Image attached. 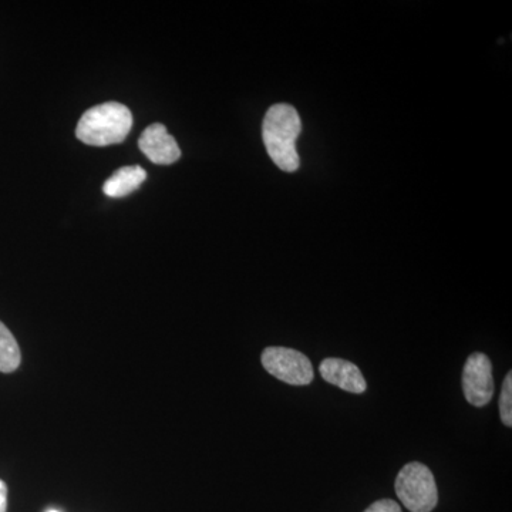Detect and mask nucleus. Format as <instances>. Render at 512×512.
I'll return each mask as SVG.
<instances>
[{
	"label": "nucleus",
	"instance_id": "nucleus-4",
	"mask_svg": "<svg viewBox=\"0 0 512 512\" xmlns=\"http://www.w3.org/2000/svg\"><path fill=\"white\" fill-rule=\"evenodd\" d=\"M261 362L269 375L291 386H308L315 379L311 360L299 350L272 346L262 352Z\"/></svg>",
	"mask_w": 512,
	"mask_h": 512
},
{
	"label": "nucleus",
	"instance_id": "nucleus-12",
	"mask_svg": "<svg viewBox=\"0 0 512 512\" xmlns=\"http://www.w3.org/2000/svg\"><path fill=\"white\" fill-rule=\"evenodd\" d=\"M8 508V487L5 481L0 480V512H6Z\"/></svg>",
	"mask_w": 512,
	"mask_h": 512
},
{
	"label": "nucleus",
	"instance_id": "nucleus-13",
	"mask_svg": "<svg viewBox=\"0 0 512 512\" xmlns=\"http://www.w3.org/2000/svg\"><path fill=\"white\" fill-rule=\"evenodd\" d=\"M47 512H59V511H56V510H50V511H47Z\"/></svg>",
	"mask_w": 512,
	"mask_h": 512
},
{
	"label": "nucleus",
	"instance_id": "nucleus-11",
	"mask_svg": "<svg viewBox=\"0 0 512 512\" xmlns=\"http://www.w3.org/2000/svg\"><path fill=\"white\" fill-rule=\"evenodd\" d=\"M365 512H403L400 505L393 500H379L370 505Z\"/></svg>",
	"mask_w": 512,
	"mask_h": 512
},
{
	"label": "nucleus",
	"instance_id": "nucleus-3",
	"mask_svg": "<svg viewBox=\"0 0 512 512\" xmlns=\"http://www.w3.org/2000/svg\"><path fill=\"white\" fill-rule=\"evenodd\" d=\"M394 488L410 512H431L439 503V490L433 473L419 461L406 464L400 470Z\"/></svg>",
	"mask_w": 512,
	"mask_h": 512
},
{
	"label": "nucleus",
	"instance_id": "nucleus-5",
	"mask_svg": "<svg viewBox=\"0 0 512 512\" xmlns=\"http://www.w3.org/2000/svg\"><path fill=\"white\" fill-rule=\"evenodd\" d=\"M463 390L467 402L474 407H484L494 396L493 363L484 353L468 357L463 372Z\"/></svg>",
	"mask_w": 512,
	"mask_h": 512
},
{
	"label": "nucleus",
	"instance_id": "nucleus-2",
	"mask_svg": "<svg viewBox=\"0 0 512 512\" xmlns=\"http://www.w3.org/2000/svg\"><path fill=\"white\" fill-rule=\"evenodd\" d=\"M133 127V114L117 101L99 104L83 114L76 137L87 146L106 147L126 140Z\"/></svg>",
	"mask_w": 512,
	"mask_h": 512
},
{
	"label": "nucleus",
	"instance_id": "nucleus-7",
	"mask_svg": "<svg viewBox=\"0 0 512 512\" xmlns=\"http://www.w3.org/2000/svg\"><path fill=\"white\" fill-rule=\"evenodd\" d=\"M319 372L325 382L338 386L345 392L355 394L366 392L365 376L362 375L359 367L349 360L329 357L320 363Z\"/></svg>",
	"mask_w": 512,
	"mask_h": 512
},
{
	"label": "nucleus",
	"instance_id": "nucleus-6",
	"mask_svg": "<svg viewBox=\"0 0 512 512\" xmlns=\"http://www.w3.org/2000/svg\"><path fill=\"white\" fill-rule=\"evenodd\" d=\"M138 147L146 154L151 163L170 165L180 160L181 150L173 136L168 134L163 124L156 123L148 126L138 140Z\"/></svg>",
	"mask_w": 512,
	"mask_h": 512
},
{
	"label": "nucleus",
	"instance_id": "nucleus-8",
	"mask_svg": "<svg viewBox=\"0 0 512 512\" xmlns=\"http://www.w3.org/2000/svg\"><path fill=\"white\" fill-rule=\"evenodd\" d=\"M147 173L140 165H126L111 175L103 185L104 194L110 198H121L131 194L146 181Z\"/></svg>",
	"mask_w": 512,
	"mask_h": 512
},
{
	"label": "nucleus",
	"instance_id": "nucleus-1",
	"mask_svg": "<svg viewBox=\"0 0 512 512\" xmlns=\"http://www.w3.org/2000/svg\"><path fill=\"white\" fill-rule=\"evenodd\" d=\"M302 131L301 117L289 104H275L266 113L262 137L269 157L282 171L295 173L301 165L296 140Z\"/></svg>",
	"mask_w": 512,
	"mask_h": 512
},
{
	"label": "nucleus",
	"instance_id": "nucleus-10",
	"mask_svg": "<svg viewBox=\"0 0 512 512\" xmlns=\"http://www.w3.org/2000/svg\"><path fill=\"white\" fill-rule=\"evenodd\" d=\"M501 420L507 427L512 426V373H508L500 397Z\"/></svg>",
	"mask_w": 512,
	"mask_h": 512
},
{
	"label": "nucleus",
	"instance_id": "nucleus-9",
	"mask_svg": "<svg viewBox=\"0 0 512 512\" xmlns=\"http://www.w3.org/2000/svg\"><path fill=\"white\" fill-rule=\"evenodd\" d=\"M20 360H22V353L15 336L0 322V372H15L20 366Z\"/></svg>",
	"mask_w": 512,
	"mask_h": 512
}]
</instances>
